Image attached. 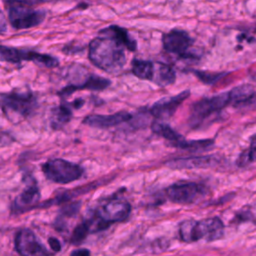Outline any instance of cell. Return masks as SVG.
Segmentation results:
<instances>
[{"label":"cell","instance_id":"9c48e42d","mask_svg":"<svg viewBox=\"0 0 256 256\" xmlns=\"http://www.w3.org/2000/svg\"><path fill=\"white\" fill-rule=\"evenodd\" d=\"M15 248L21 256H48L47 249L30 229L19 230L15 235Z\"/></svg>","mask_w":256,"mask_h":256},{"label":"cell","instance_id":"484cf974","mask_svg":"<svg viewBox=\"0 0 256 256\" xmlns=\"http://www.w3.org/2000/svg\"><path fill=\"white\" fill-rule=\"evenodd\" d=\"M194 74L206 84H212L225 75L224 73H210V72H203V71H197V70L194 71Z\"/></svg>","mask_w":256,"mask_h":256},{"label":"cell","instance_id":"7c38bea8","mask_svg":"<svg viewBox=\"0 0 256 256\" xmlns=\"http://www.w3.org/2000/svg\"><path fill=\"white\" fill-rule=\"evenodd\" d=\"M189 95L190 91L185 90L175 96L162 98L150 108V113L157 119L170 118Z\"/></svg>","mask_w":256,"mask_h":256},{"label":"cell","instance_id":"8992f818","mask_svg":"<svg viewBox=\"0 0 256 256\" xmlns=\"http://www.w3.org/2000/svg\"><path fill=\"white\" fill-rule=\"evenodd\" d=\"M0 61L9 63L33 61L37 64H41L46 67H55L58 65V60L50 55L42 54L34 50L18 49L4 45H0Z\"/></svg>","mask_w":256,"mask_h":256},{"label":"cell","instance_id":"6da1fadb","mask_svg":"<svg viewBox=\"0 0 256 256\" xmlns=\"http://www.w3.org/2000/svg\"><path fill=\"white\" fill-rule=\"evenodd\" d=\"M100 35L89 44V59L99 69L117 73L126 63L125 46L117 38L103 30L100 31Z\"/></svg>","mask_w":256,"mask_h":256},{"label":"cell","instance_id":"f546056e","mask_svg":"<svg viewBox=\"0 0 256 256\" xmlns=\"http://www.w3.org/2000/svg\"><path fill=\"white\" fill-rule=\"evenodd\" d=\"M70 256H91L90 254V251L88 249H85V248H81V249H77V250H74Z\"/></svg>","mask_w":256,"mask_h":256},{"label":"cell","instance_id":"7402d4cb","mask_svg":"<svg viewBox=\"0 0 256 256\" xmlns=\"http://www.w3.org/2000/svg\"><path fill=\"white\" fill-rule=\"evenodd\" d=\"M213 145V141L210 139L205 140H185L182 139L180 142L175 144L174 146L183 150H189V151H200V150H206L209 147Z\"/></svg>","mask_w":256,"mask_h":256},{"label":"cell","instance_id":"7a4b0ae2","mask_svg":"<svg viewBox=\"0 0 256 256\" xmlns=\"http://www.w3.org/2000/svg\"><path fill=\"white\" fill-rule=\"evenodd\" d=\"M131 212V205L123 199H110L100 206L92 218L93 232L105 229L110 224L126 220Z\"/></svg>","mask_w":256,"mask_h":256},{"label":"cell","instance_id":"52a82bcc","mask_svg":"<svg viewBox=\"0 0 256 256\" xmlns=\"http://www.w3.org/2000/svg\"><path fill=\"white\" fill-rule=\"evenodd\" d=\"M228 104H230L228 92L209 98H203L192 105L189 120L194 125H197L199 122L209 117L212 113L222 110Z\"/></svg>","mask_w":256,"mask_h":256},{"label":"cell","instance_id":"ba28073f","mask_svg":"<svg viewBox=\"0 0 256 256\" xmlns=\"http://www.w3.org/2000/svg\"><path fill=\"white\" fill-rule=\"evenodd\" d=\"M2 105L6 112L21 117L29 116L37 106L36 98L32 93L11 92L1 95Z\"/></svg>","mask_w":256,"mask_h":256},{"label":"cell","instance_id":"ac0fdd59","mask_svg":"<svg viewBox=\"0 0 256 256\" xmlns=\"http://www.w3.org/2000/svg\"><path fill=\"white\" fill-rule=\"evenodd\" d=\"M151 129L152 131L163 137L164 139H166L167 141L171 142L172 145L174 146L175 144H177L178 142H180L182 139H184L182 137V135H180L179 133H177L173 128H171L168 124L160 122V121H155L152 123L151 125Z\"/></svg>","mask_w":256,"mask_h":256},{"label":"cell","instance_id":"cb8c5ba5","mask_svg":"<svg viewBox=\"0 0 256 256\" xmlns=\"http://www.w3.org/2000/svg\"><path fill=\"white\" fill-rule=\"evenodd\" d=\"M91 232V229H90V224L87 221H84L80 224H78L73 232H72V236H71V243L75 244V245H78L80 244L88 235V233Z\"/></svg>","mask_w":256,"mask_h":256},{"label":"cell","instance_id":"9a60e30c","mask_svg":"<svg viewBox=\"0 0 256 256\" xmlns=\"http://www.w3.org/2000/svg\"><path fill=\"white\" fill-rule=\"evenodd\" d=\"M40 198V193L37 185L35 183L27 186L19 197L15 201L14 209L24 211L25 208L36 207V202Z\"/></svg>","mask_w":256,"mask_h":256},{"label":"cell","instance_id":"30bf717a","mask_svg":"<svg viewBox=\"0 0 256 256\" xmlns=\"http://www.w3.org/2000/svg\"><path fill=\"white\" fill-rule=\"evenodd\" d=\"M190 36L182 30H172L162 37L163 47L166 51L181 57H190V47L192 45Z\"/></svg>","mask_w":256,"mask_h":256},{"label":"cell","instance_id":"8fae6325","mask_svg":"<svg viewBox=\"0 0 256 256\" xmlns=\"http://www.w3.org/2000/svg\"><path fill=\"white\" fill-rule=\"evenodd\" d=\"M224 234V224L218 217H210L195 224V239L196 241H215L220 239Z\"/></svg>","mask_w":256,"mask_h":256},{"label":"cell","instance_id":"5bb4252c","mask_svg":"<svg viewBox=\"0 0 256 256\" xmlns=\"http://www.w3.org/2000/svg\"><path fill=\"white\" fill-rule=\"evenodd\" d=\"M132 118V115L126 111L117 112L110 115L93 114L85 117L83 123L95 128H109L117 126Z\"/></svg>","mask_w":256,"mask_h":256},{"label":"cell","instance_id":"277c9868","mask_svg":"<svg viewBox=\"0 0 256 256\" xmlns=\"http://www.w3.org/2000/svg\"><path fill=\"white\" fill-rule=\"evenodd\" d=\"M8 18L15 29H27L39 25L45 18V12L30 6L26 2H9Z\"/></svg>","mask_w":256,"mask_h":256},{"label":"cell","instance_id":"d6986e66","mask_svg":"<svg viewBox=\"0 0 256 256\" xmlns=\"http://www.w3.org/2000/svg\"><path fill=\"white\" fill-rule=\"evenodd\" d=\"M253 86L250 84H241L228 92L230 103L236 104L237 106L246 102L254 94Z\"/></svg>","mask_w":256,"mask_h":256},{"label":"cell","instance_id":"603a6c76","mask_svg":"<svg viewBox=\"0 0 256 256\" xmlns=\"http://www.w3.org/2000/svg\"><path fill=\"white\" fill-rule=\"evenodd\" d=\"M195 224L196 220H184L179 225V236L183 242L193 243L195 239Z\"/></svg>","mask_w":256,"mask_h":256},{"label":"cell","instance_id":"4316f807","mask_svg":"<svg viewBox=\"0 0 256 256\" xmlns=\"http://www.w3.org/2000/svg\"><path fill=\"white\" fill-rule=\"evenodd\" d=\"M239 107L243 109H248V110L256 109V92H254V94L246 102L239 105Z\"/></svg>","mask_w":256,"mask_h":256},{"label":"cell","instance_id":"83f0119b","mask_svg":"<svg viewBox=\"0 0 256 256\" xmlns=\"http://www.w3.org/2000/svg\"><path fill=\"white\" fill-rule=\"evenodd\" d=\"M48 242H49V245L51 247V249L54 251V252H58L61 250V245H60V242L56 239V238H53V237H50L48 239Z\"/></svg>","mask_w":256,"mask_h":256},{"label":"cell","instance_id":"f1b7e54d","mask_svg":"<svg viewBox=\"0 0 256 256\" xmlns=\"http://www.w3.org/2000/svg\"><path fill=\"white\" fill-rule=\"evenodd\" d=\"M7 31V19L4 16L3 12L0 11V34H3Z\"/></svg>","mask_w":256,"mask_h":256},{"label":"cell","instance_id":"d4e9b609","mask_svg":"<svg viewBox=\"0 0 256 256\" xmlns=\"http://www.w3.org/2000/svg\"><path fill=\"white\" fill-rule=\"evenodd\" d=\"M256 161V144L253 143L248 149L243 151L237 161V164L239 166H245L250 162Z\"/></svg>","mask_w":256,"mask_h":256},{"label":"cell","instance_id":"5b68a950","mask_svg":"<svg viewBox=\"0 0 256 256\" xmlns=\"http://www.w3.org/2000/svg\"><path fill=\"white\" fill-rule=\"evenodd\" d=\"M166 196L170 201L177 204H192L202 198L208 193L206 186L196 182L175 183L170 185L165 190Z\"/></svg>","mask_w":256,"mask_h":256},{"label":"cell","instance_id":"4fadbf2b","mask_svg":"<svg viewBox=\"0 0 256 256\" xmlns=\"http://www.w3.org/2000/svg\"><path fill=\"white\" fill-rule=\"evenodd\" d=\"M219 163L220 157L218 155H202L173 159L167 162L166 165L172 169H194L214 167Z\"/></svg>","mask_w":256,"mask_h":256},{"label":"cell","instance_id":"e0dca14e","mask_svg":"<svg viewBox=\"0 0 256 256\" xmlns=\"http://www.w3.org/2000/svg\"><path fill=\"white\" fill-rule=\"evenodd\" d=\"M175 71L174 69L167 64L158 63L154 65V74L152 81L156 82L160 86H166L172 84L175 80Z\"/></svg>","mask_w":256,"mask_h":256},{"label":"cell","instance_id":"2e32d148","mask_svg":"<svg viewBox=\"0 0 256 256\" xmlns=\"http://www.w3.org/2000/svg\"><path fill=\"white\" fill-rule=\"evenodd\" d=\"M72 117L71 104L62 102L59 106L55 107L52 111L51 126L54 129H59L67 124Z\"/></svg>","mask_w":256,"mask_h":256},{"label":"cell","instance_id":"ffe728a7","mask_svg":"<svg viewBox=\"0 0 256 256\" xmlns=\"http://www.w3.org/2000/svg\"><path fill=\"white\" fill-rule=\"evenodd\" d=\"M132 73L144 80H152L154 74V64L151 61L134 59L132 61Z\"/></svg>","mask_w":256,"mask_h":256},{"label":"cell","instance_id":"3957f363","mask_svg":"<svg viewBox=\"0 0 256 256\" xmlns=\"http://www.w3.org/2000/svg\"><path fill=\"white\" fill-rule=\"evenodd\" d=\"M42 171L47 179L60 184L76 181L84 173L81 166L64 159H53L45 162L42 165Z\"/></svg>","mask_w":256,"mask_h":256},{"label":"cell","instance_id":"44dd1931","mask_svg":"<svg viewBox=\"0 0 256 256\" xmlns=\"http://www.w3.org/2000/svg\"><path fill=\"white\" fill-rule=\"evenodd\" d=\"M103 31H105L106 33L114 36L115 38H117L119 41L122 42V44L129 50L131 51H134L136 49V41L133 40L128 32L124 29V28H121L119 26H116V25H111L105 29H103Z\"/></svg>","mask_w":256,"mask_h":256}]
</instances>
